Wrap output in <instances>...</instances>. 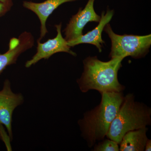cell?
Instances as JSON below:
<instances>
[{
  "label": "cell",
  "mask_w": 151,
  "mask_h": 151,
  "mask_svg": "<svg viewBox=\"0 0 151 151\" xmlns=\"http://www.w3.org/2000/svg\"><path fill=\"white\" fill-rule=\"evenodd\" d=\"M75 1L77 0H47L41 3L28 1L24 2V6L35 13L40 20L41 34L40 40H41L47 32L45 25L46 22L47 18L52 12L63 3Z\"/></svg>",
  "instance_id": "cell-10"
},
{
  "label": "cell",
  "mask_w": 151,
  "mask_h": 151,
  "mask_svg": "<svg viewBox=\"0 0 151 151\" xmlns=\"http://www.w3.org/2000/svg\"><path fill=\"white\" fill-rule=\"evenodd\" d=\"M33 44V37L27 32L22 34L19 38L12 39L10 41L9 50L4 54L0 53V73L8 65L16 62L19 55L28 49L31 48Z\"/></svg>",
  "instance_id": "cell-8"
},
{
  "label": "cell",
  "mask_w": 151,
  "mask_h": 151,
  "mask_svg": "<svg viewBox=\"0 0 151 151\" xmlns=\"http://www.w3.org/2000/svg\"><path fill=\"white\" fill-rule=\"evenodd\" d=\"M145 151H150L151 150V140L148 139L145 146Z\"/></svg>",
  "instance_id": "cell-14"
},
{
  "label": "cell",
  "mask_w": 151,
  "mask_h": 151,
  "mask_svg": "<svg viewBox=\"0 0 151 151\" xmlns=\"http://www.w3.org/2000/svg\"><path fill=\"white\" fill-rule=\"evenodd\" d=\"M101 94L100 104L84 113L83 119L78 122L81 136L89 147H93L96 142L104 139L124 100L122 92Z\"/></svg>",
  "instance_id": "cell-1"
},
{
  "label": "cell",
  "mask_w": 151,
  "mask_h": 151,
  "mask_svg": "<svg viewBox=\"0 0 151 151\" xmlns=\"http://www.w3.org/2000/svg\"><path fill=\"white\" fill-rule=\"evenodd\" d=\"M94 0H89L84 9H79L73 16L65 29V40L67 41L73 40L83 35L84 27L89 22H100L101 17L94 11Z\"/></svg>",
  "instance_id": "cell-7"
},
{
  "label": "cell",
  "mask_w": 151,
  "mask_h": 151,
  "mask_svg": "<svg viewBox=\"0 0 151 151\" xmlns=\"http://www.w3.org/2000/svg\"><path fill=\"white\" fill-rule=\"evenodd\" d=\"M10 8L4 4L0 2V17L4 14Z\"/></svg>",
  "instance_id": "cell-13"
},
{
  "label": "cell",
  "mask_w": 151,
  "mask_h": 151,
  "mask_svg": "<svg viewBox=\"0 0 151 151\" xmlns=\"http://www.w3.org/2000/svg\"><path fill=\"white\" fill-rule=\"evenodd\" d=\"M0 2L4 4L10 8L12 5V0H0Z\"/></svg>",
  "instance_id": "cell-15"
},
{
  "label": "cell",
  "mask_w": 151,
  "mask_h": 151,
  "mask_svg": "<svg viewBox=\"0 0 151 151\" xmlns=\"http://www.w3.org/2000/svg\"><path fill=\"white\" fill-rule=\"evenodd\" d=\"M93 150L94 151H119V145L115 141L108 139L100 141L95 145Z\"/></svg>",
  "instance_id": "cell-12"
},
{
  "label": "cell",
  "mask_w": 151,
  "mask_h": 151,
  "mask_svg": "<svg viewBox=\"0 0 151 151\" xmlns=\"http://www.w3.org/2000/svg\"><path fill=\"white\" fill-rule=\"evenodd\" d=\"M21 93L15 94L11 89L10 82L6 80L0 91V124L6 128L10 139H12V120L14 110L23 103Z\"/></svg>",
  "instance_id": "cell-5"
},
{
  "label": "cell",
  "mask_w": 151,
  "mask_h": 151,
  "mask_svg": "<svg viewBox=\"0 0 151 151\" xmlns=\"http://www.w3.org/2000/svg\"><path fill=\"white\" fill-rule=\"evenodd\" d=\"M123 60L111 58L109 61L103 62L97 57H89L84 60V72L77 81L80 90L85 93L93 89L100 94L122 92L125 87L119 83L118 73Z\"/></svg>",
  "instance_id": "cell-2"
},
{
  "label": "cell",
  "mask_w": 151,
  "mask_h": 151,
  "mask_svg": "<svg viewBox=\"0 0 151 151\" xmlns=\"http://www.w3.org/2000/svg\"><path fill=\"white\" fill-rule=\"evenodd\" d=\"M111 38L112 42L110 57L111 58L124 59L127 56L134 58L142 57L147 54L151 45V35H121L116 34L111 26L107 24L104 29Z\"/></svg>",
  "instance_id": "cell-4"
},
{
  "label": "cell",
  "mask_w": 151,
  "mask_h": 151,
  "mask_svg": "<svg viewBox=\"0 0 151 151\" xmlns=\"http://www.w3.org/2000/svg\"><path fill=\"white\" fill-rule=\"evenodd\" d=\"M57 35L52 39H49L45 43H42L38 41L37 52L30 60L26 62L25 66L30 67L42 59H48L51 55L59 52H66L75 56L76 54L70 50L67 41L63 38L61 34V24L57 25Z\"/></svg>",
  "instance_id": "cell-6"
},
{
  "label": "cell",
  "mask_w": 151,
  "mask_h": 151,
  "mask_svg": "<svg viewBox=\"0 0 151 151\" xmlns=\"http://www.w3.org/2000/svg\"><path fill=\"white\" fill-rule=\"evenodd\" d=\"M113 15V11L108 10L105 14L103 12L99 24L97 27L84 35H82L75 39L67 41L68 46H74L81 43L90 44L95 45L98 49L99 52H101L102 45L104 43L102 38V32L105 26L111 20Z\"/></svg>",
  "instance_id": "cell-9"
},
{
  "label": "cell",
  "mask_w": 151,
  "mask_h": 151,
  "mask_svg": "<svg viewBox=\"0 0 151 151\" xmlns=\"http://www.w3.org/2000/svg\"><path fill=\"white\" fill-rule=\"evenodd\" d=\"M151 116L150 108L144 103L135 101L133 94H127L124 97L106 137L119 145L127 132L150 125Z\"/></svg>",
  "instance_id": "cell-3"
},
{
  "label": "cell",
  "mask_w": 151,
  "mask_h": 151,
  "mask_svg": "<svg viewBox=\"0 0 151 151\" xmlns=\"http://www.w3.org/2000/svg\"><path fill=\"white\" fill-rule=\"evenodd\" d=\"M147 127L127 132L120 142L119 151H143L147 141Z\"/></svg>",
  "instance_id": "cell-11"
}]
</instances>
